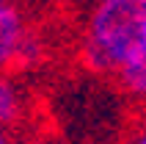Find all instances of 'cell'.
<instances>
[{
    "mask_svg": "<svg viewBox=\"0 0 146 144\" xmlns=\"http://www.w3.org/2000/svg\"><path fill=\"white\" fill-rule=\"evenodd\" d=\"M141 31V0H97L83 31V64L99 75H116L138 47Z\"/></svg>",
    "mask_w": 146,
    "mask_h": 144,
    "instance_id": "cell-1",
    "label": "cell"
},
{
    "mask_svg": "<svg viewBox=\"0 0 146 144\" xmlns=\"http://www.w3.org/2000/svg\"><path fill=\"white\" fill-rule=\"evenodd\" d=\"M36 42L28 28V17L22 14L19 6L0 8V69L14 67L17 61L33 56Z\"/></svg>",
    "mask_w": 146,
    "mask_h": 144,
    "instance_id": "cell-2",
    "label": "cell"
},
{
    "mask_svg": "<svg viewBox=\"0 0 146 144\" xmlns=\"http://www.w3.org/2000/svg\"><path fill=\"white\" fill-rule=\"evenodd\" d=\"M28 105H31V97L22 83H17L14 78H0V125L3 128L8 130L17 122H22Z\"/></svg>",
    "mask_w": 146,
    "mask_h": 144,
    "instance_id": "cell-3",
    "label": "cell"
},
{
    "mask_svg": "<svg viewBox=\"0 0 146 144\" xmlns=\"http://www.w3.org/2000/svg\"><path fill=\"white\" fill-rule=\"evenodd\" d=\"M130 144H146V116L141 119V125L135 128V133H132Z\"/></svg>",
    "mask_w": 146,
    "mask_h": 144,
    "instance_id": "cell-4",
    "label": "cell"
},
{
    "mask_svg": "<svg viewBox=\"0 0 146 144\" xmlns=\"http://www.w3.org/2000/svg\"><path fill=\"white\" fill-rule=\"evenodd\" d=\"M0 144H11V136H8V130L0 125Z\"/></svg>",
    "mask_w": 146,
    "mask_h": 144,
    "instance_id": "cell-5",
    "label": "cell"
},
{
    "mask_svg": "<svg viewBox=\"0 0 146 144\" xmlns=\"http://www.w3.org/2000/svg\"><path fill=\"white\" fill-rule=\"evenodd\" d=\"M6 6H14V0H0V8H6Z\"/></svg>",
    "mask_w": 146,
    "mask_h": 144,
    "instance_id": "cell-6",
    "label": "cell"
}]
</instances>
